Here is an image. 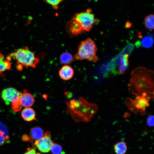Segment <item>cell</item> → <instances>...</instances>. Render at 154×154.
<instances>
[{"instance_id":"5b68a950","label":"cell","mask_w":154,"mask_h":154,"mask_svg":"<svg viewBox=\"0 0 154 154\" xmlns=\"http://www.w3.org/2000/svg\"><path fill=\"white\" fill-rule=\"evenodd\" d=\"M72 19L84 31H89L99 21L90 9H87L85 11L76 14Z\"/></svg>"},{"instance_id":"7c38bea8","label":"cell","mask_w":154,"mask_h":154,"mask_svg":"<svg viewBox=\"0 0 154 154\" xmlns=\"http://www.w3.org/2000/svg\"><path fill=\"white\" fill-rule=\"evenodd\" d=\"M21 116L26 121H31L36 119V113L34 110L31 108L23 109L21 112Z\"/></svg>"},{"instance_id":"8fae6325","label":"cell","mask_w":154,"mask_h":154,"mask_svg":"<svg viewBox=\"0 0 154 154\" xmlns=\"http://www.w3.org/2000/svg\"><path fill=\"white\" fill-rule=\"evenodd\" d=\"M44 134L43 130L39 127H36L32 128L30 133L29 141L33 143L35 141L42 138Z\"/></svg>"},{"instance_id":"44dd1931","label":"cell","mask_w":154,"mask_h":154,"mask_svg":"<svg viewBox=\"0 0 154 154\" xmlns=\"http://www.w3.org/2000/svg\"><path fill=\"white\" fill-rule=\"evenodd\" d=\"M62 147L60 145L53 143L52 146L50 150L53 154H60L62 151Z\"/></svg>"},{"instance_id":"d4e9b609","label":"cell","mask_w":154,"mask_h":154,"mask_svg":"<svg viewBox=\"0 0 154 154\" xmlns=\"http://www.w3.org/2000/svg\"><path fill=\"white\" fill-rule=\"evenodd\" d=\"M8 139L4 133L0 131V146L5 143Z\"/></svg>"},{"instance_id":"3957f363","label":"cell","mask_w":154,"mask_h":154,"mask_svg":"<svg viewBox=\"0 0 154 154\" xmlns=\"http://www.w3.org/2000/svg\"><path fill=\"white\" fill-rule=\"evenodd\" d=\"M9 56L11 60L12 58L16 61V68L19 71L22 70L24 67L35 68L40 62L35 52L30 50L27 46L15 50Z\"/></svg>"},{"instance_id":"ac0fdd59","label":"cell","mask_w":154,"mask_h":154,"mask_svg":"<svg viewBox=\"0 0 154 154\" xmlns=\"http://www.w3.org/2000/svg\"><path fill=\"white\" fill-rule=\"evenodd\" d=\"M146 27L149 29H154V15L150 14L145 17L144 20Z\"/></svg>"},{"instance_id":"ba28073f","label":"cell","mask_w":154,"mask_h":154,"mask_svg":"<svg viewBox=\"0 0 154 154\" xmlns=\"http://www.w3.org/2000/svg\"><path fill=\"white\" fill-rule=\"evenodd\" d=\"M150 100L143 96H136L134 100L133 99V102L135 108L140 111L141 114L145 113V108L149 105V102Z\"/></svg>"},{"instance_id":"ffe728a7","label":"cell","mask_w":154,"mask_h":154,"mask_svg":"<svg viewBox=\"0 0 154 154\" xmlns=\"http://www.w3.org/2000/svg\"><path fill=\"white\" fill-rule=\"evenodd\" d=\"M125 103L126 105L130 111L134 113H136L138 111L133 104V99L128 97L125 100Z\"/></svg>"},{"instance_id":"4fadbf2b","label":"cell","mask_w":154,"mask_h":154,"mask_svg":"<svg viewBox=\"0 0 154 154\" xmlns=\"http://www.w3.org/2000/svg\"><path fill=\"white\" fill-rule=\"evenodd\" d=\"M127 54H123L121 57L119 67V73H124L127 68L129 65L128 57Z\"/></svg>"},{"instance_id":"7a4b0ae2","label":"cell","mask_w":154,"mask_h":154,"mask_svg":"<svg viewBox=\"0 0 154 154\" xmlns=\"http://www.w3.org/2000/svg\"><path fill=\"white\" fill-rule=\"evenodd\" d=\"M70 103V113L76 121H89L98 110L95 104L90 103L82 97L78 100H72Z\"/></svg>"},{"instance_id":"9a60e30c","label":"cell","mask_w":154,"mask_h":154,"mask_svg":"<svg viewBox=\"0 0 154 154\" xmlns=\"http://www.w3.org/2000/svg\"><path fill=\"white\" fill-rule=\"evenodd\" d=\"M114 149L117 154H124L127 151V147L126 143L121 141L116 143L114 146Z\"/></svg>"},{"instance_id":"52a82bcc","label":"cell","mask_w":154,"mask_h":154,"mask_svg":"<svg viewBox=\"0 0 154 154\" xmlns=\"http://www.w3.org/2000/svg\"><path fill=\"white\" fill-rule=\"evenodd\" d=\"M53 143L50 133L48 131L44 133L42 138L33 143L34 145L36 146L40 151L43 153L48 152Z\"/></svg>"},{"instance_id":"7402d4cb","label":"cell","mask_w":154,"mask_h":154,"mask_svg":"<svg viewBox=\"0 0 154 154\" xmlns=\"http://www.w3.org/2000/svg\"><path fill=\"white\" fill-rule=\"evenodd\" d=\"M63 1V0H47L45 1L46 3L50 4L52 5L53 8L55 9H58V5Z\"/></svg>"},{"instance_id":"9c48e42d","label":"cell","mask_w":154,"mask_h":154,"mask_svg":"<svg viewBox=\"0 0 154 154\" xmlns=\"http://www.w3.org/2000/svg\"><path fill=\"white\" fill-rule=\"evenodd\" d=\"M20 102L22 106L25 108L32 106L35 102V99L33 96L27 90L25 89L21 95Z\"/></svg>"},{"instance_id":"484cf974","label":"cell","mask_w":154,"mask_h":154,"mask_svg":"<svg viewBox=\"0 0 154 154\" xmlns=\"http://www.w3.org/2000/svg\"><path fill=\"white\" fill-rule=\"evenodd\" d=\"M36 150L33 148H29L27 149V151L24 154H37Z\"/></svg>"},{"instance_id":"e0dca14e","label":"cell","mask_w":154,"mask_h":154,"mask_svg":"<svg viewBox=\"0 0 154 154\" xmlns=\"http://www.w3.org/2000/svg\"><path fill=\"white\" fill-rule=\"evenodd\" d=\"M73 59L72 55L68 52L63 53L60 57V60L62 64H66V65L71 63Z\"/></svg>"},{"instance_id":"5bb4252c","label":"cell","mask_w":154,"mask_h":154,"mask_svg":"<svg viewBox=\"0 0 154 154\" xmlns=\"http://www.w3.org/2000/svg\"><path fill=\"white\" fill-rule=\"evenodd\" d=\"M11 66L10 61L5 58L4 55L0 52V74L9 69Z\"/></svg>"},{"instance_id":"603a6c76","label":"cell","mask_w":154,"mask_h":154,"mask_svg":"<svg viewBox=\"0 0 154 154\" xmlns=\"http://www.w3.org/2000/svg\"><path fill=\"white\" fill-rule=\"evenodd\" d=\"M0 131L5 134L6 138L9 139L8 130L5 125L0 121Z\"/></svg>"},{"instance_id":"2e32d148","label":"cell","mask_w":154,"mask_h":154,"mask_svg":"<svg viewBox=\"0 0 154 154\" xmlns=\"http://www.w3.org/2000/svg\"><path fill=\"white\" fill-rule=\"evenodd\" d=\"M69 29L73 35H77L84 32L78 25L72 19L69 24Z\"/></svg>"},{"instance_id":"6da1fadb","label":"cell","mask_w":154,"mask_h":154,"mask_svg":"<svg viewBox=\"0 0 154 154\" xmlns=\"http://www.w3.org/2000/svg\"><path fill=\"white\" fill-rule=\"evenodd\" d=\"M128 84L129 93L144 96L150 100L154 99V71L140 66L134 69Z\"/></svg>"},{"instance_id":"30bf717a","label":"cell","mask_w":154,"mask_h":154,"mask_svg":"<svg viewBox=\"0 0 154 154\" xmlns=\"http://www.w3.org/2000/svg\"><path fill=\"white\" fill-rule=\"evenodd\" d=\"M60 77L64 80H68L73 76L74 71L73 68L68 65L63 66L59 71Z\"/></svg>"},{"instance_id":"d6986e66","label":"cell","mask_w":154,"mask_h":154,"mask_svg":"<svg viewBox=\"0 0 154 154\" xmlns=\"http://www.w3.org/2000/svg\"><path fill=\"white\" fill-rule=\"evenodd\" d=\"M142 45L144 47L149 48L153 45V38L150 36L144 37L141 40Z\"/></svg>"},{"instance_id":"8992f818","label":"cell","mask_w":154,"mask_h":154,"mask_svg":"<svg viewBox=\"0 0 154 154\" xmlns=\"http://www.w3.org/2000/svg\"><path fill=\"white\" fill-rule=\"evenodd\" d=\"M22 93L13 88H8L3 90L2 92V98L7 105L10 104L15 112L19 111L22 106L20 102Z\"/></svg>"},{"instance_id":"277c9868","label":"cell","mask_w":154,"mask_h":154,"mask_svg":"<svg viewBox=\"0 0 154 154\" xmlns=\"http://www.w3.org/2000/svg\"><path fill=\"white\" fill-rule=\"evenodd\" d=\"M97 51V48L94 42L91 38H88L80 42L74 58L76 60L86 59L95 62L98 60L96 55Z\"/></svg>"},{"instance_id":"cb8c5ba5","label":"cell","mask_w":154,"mask_h":154,"mask_svg":"<svg viewBox=\"0 0 154 154\" xmlns=\"http://www.w3.org/2000/svg\"><path fill=\"white\" fill-rule=\"evenodd\" d=\"M147 125L149 127H154V115L148 116L146 119Z\"/></svg>"}]
</instances>
